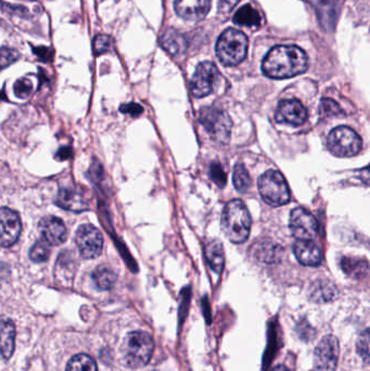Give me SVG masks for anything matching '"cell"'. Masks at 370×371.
Listing matches in <instances>:
<instances>
[{
    "mask_svg": "<svg viewBox=\"0 0 370 371\" xmlns=\"http://www.w3.org/2000/svg\"><path fill=\"white\" fill-rule=\"evenodd\" d=\"M309 68V59L302 49L293 45L274 47L262 63L263 73L274 80H286L304 73Z\"/></svg>",
    "mask_w": 370,
    "mask_h": 371,
    "instance_id": "obj_1",
    "label": "cell"
},
{
    "mask_svg": "<svg viewBox=\"0 0 370 371\" xmlns=\"http://www.w3.org/2000/svg\"><path fill=\"white\" fill-rule=\"evenodd\" d=\"M251 215L246 204L239 199L229 201L222 213L223 232L232 243H244L251 232Z\"/></svg>",
    "mask_w": 370,
    "mask_h": 371,
    "instance_id": "obj_2",
    "label": "cell"
},
{
    "mask_svg": "<svg viewBox=\"0 0 370 371\" xmlns=\"http://www.w3.org/2000/svg\"><path fill=\"white\" fill-rule=\"evenodd\" d=\"M248 38L236 29H228L216 43V56L221 63L226 66H238L248 54Z\"/></svg>",
    "mask_w": 370,
    "mask_h": 371,
    "instance_id": "obj_3",
    "label": "cell"
},
{
    "mask_svg": "<svg viewBox=\"0 0 370 371\" xmlns=\"http://www.w3.org/2000/svg\"><path fill=\"white\" fill-rule=\"evenodd\" d=\"M154 340L144 331H133L125 338L122 345L123 358L127 366L140 368L146 366L154 353Z\"/></svg>",
    "mask_w": 370,
    "mask_h": 371,
    "instance_id": "obj_4",
    "label": "cell"
},
{
    "mask_svg": "<svg viewBox=\"0 0 370 371\" xmlns=\"http://www.w3.org/2000/svg\"><path fill=\"white\" fill-rule=\"evenodd\" d=\"M199 122L205 127L213 142L225 144L230 139L232 120L222 109L215 107H202L199 112Z\"/></svg>",
    "mask_w": 370,
    "mask_h": 371,
    "instance_id": "obj_5",
    "label": "cell"
},
{
    "mask_svg": "<svg viewBox=\"0 0 370 371\" xmlns=\"http://www.w3.org/2000/svg\"><path fill=\"white\" fill-rule=\"evenodd\" d=\"M258 191L262 199L272 206H281L290 201V190L283 174L269 169L258 179Z\"/></svg>",
    "mask_w": 370,
    "mask_h": 371,
    "instance_id": "obj_6",
    "label": "cell"
},
{
    "mask_svg": "<svg viewBox=\"0 0 370 371\" xmlns=\"http://www.w3.org/2000/svg\"><path fill=\"white\" fill-rule=\"evenodd\" d=\"M327 148L338 158H351L361 151L362 138L350 127L339 126L329 134Z\"/></svg>",
    "mask_w": 370,
    "mask_h": 371,
    "instance_id": "obj_7",
    "label": "cell"
},
{
    "mask_svg": "<svg viewBox=\"0 0 370 371\" xmlns=\"http://www.w3.org/2000/svg\"><path fill=\"white\" fill-rule=\"evenodd\" d=\"M219 78L221 74L212 62L205 61L198 64L190 83V91L193 97L203 98L211 95L216 89Z\"/></svg>",
    "mask_w": 370,
    "mask_h": 371,
    "instance_id": "obj_8",
    "label": "cell"
},
{
    "mask_svg": "<svg viewBox=\"0 0 370 371\" xmlns=\"http://www.w3.org/2000/svg\"><path fill=\"white\" fill-rule=\"evenodd\" d=\"M75 243L84 259H95L103 252V236L93 225L83 224L76 230Z\"/></svg>",
    "mask_w": 370,
    "mask_h": 371,
    "instance_id": "obj_9",
    "label": "cell"
},
{
    "mask_svg": "<svg viewBox=\"0 0 370 371\" xmlns=\"http://www.w3.org/2000/svg\"><path fill=\"white\" fill-rule=\"evenodd\" d=\"M290 229L297 240H313L318 234V225L311 213L297 208L290 214Z\"/></svg>",
    "mask_w": 370,
    "mask_h": 371,
    "instance_id": "obj_10",
    "label": "cell"
},
{
    "mask_svg": "<svg viewBox=\"0 0 370 371\" xmlns=\"http://www.w3.org/2000/svg\"><path fill=\"white\" fill-rule=\"evenodd\" d=\"M338 358V340L334 335H327L315 349V368L318 371H334Z\"/></svg>",
    "mask_w": 370,
    "mask_h": 371,
    "instance_id": "obj_11",
    "label": "cell"
},
{
    "mask_svg": "<svg viewBox=\"0 0 370 371\" xmlns=\"http://www.w3.org/2000/svg\"><path fill=\"white\" fill-rule=\"evenodd\" d=\"M275 120L281 124L301 126L307 120V111L304 105L297 99L280 101L275 113Z\"/></svg>",
    "mask_w": 370,
    "mask_h": 371,
    "instance_id": "obj_12",
    "label": "cell"
},
{
    "mask_svg": "<svg viewBox=\"0 0 370 371\" xmlns=\"http://www.w3.org/2000/svg\"><path fill=\"white\" fill-rule=\"evenodd\" d=\"M0 224L1 234L0 242L3 248H9L19 240L22 225L17 212L9 208H3L0 211Z\"/></svg>",
    "mask_w": 370,
    "mask_h": 371,
    "instance_id": "obj_13",
    "label": "cell"
},
{
    "mask_svg": "<svg viewBox=\"0 0 370 371\" xmlns=\"http://www.w3.org/2000/svg\"><path fill=\"white\" fill-rule=\"evenodd\" d=\"M38 228L43 239L54 247L61 245L68 237L66 225L62 220L56 216H47L43 218L39 222Z\"/></svg>",
    "mask_w": 370,
    "mask_h": 371,
    "instance_id": "obj_14",
    "label": "cell"
},
{
    "mask_svg": "<svg viewBox=\"0 0 370 371\" xmlns=\"http://www.w3.org/2000/svg\"><path fill=\"white\" fill-rule=\"evenodd\" d=\"M58 206L70 212L81 213L89 210V202L85 195L76 188L64 187L56 197Z\"/></svg>",
    "mask_w": 370,
    "mask_h": 371,
    "instance_id": "obj_15",
    "label": "cell"
},
{
    "mask_svg": "<svg viewBox=\"0 0 370 371\" xmlns=\"http://www.w3.org/2000/svg\"><path fill=\"white\" fill-rule=\"evenodd\" d=\"M211 0H175V11L187 21H200L209 13Z\"/></svg>",
    "mask_w": 370,
    "mask_h": 371,
    "instance_id": "obj_16",
    "label": "cell"
},
{
    "mask_svg": "<svg viewBox=\"0 0 370 371\" xmlns=\"http://www.w3.org/2000/svg\"><path fill=\"white\" fill-rule=\"evenodd\" d=\"M293 252L297 261L305 266H318L322 263V252L313 240H297Z\"/></svg>",
    "mask_w": 370,
    "mask_h": 371,
    "instance_id": "obj_17",
    "label": "cell"
},
{
    "mask_svg": "<svg viewBox=\"0 0 370 371\" xmlns=\"http://www.w3.org/2000/svg\"><path fill=\"white\" fill-rule=\"evenodd\" d=\"M205 259L209 267L216 273H221L224 269L225 253L222 242L216 239H209L205 242Z\"/></svg>",
    "mask_w": 370,
    "mask_h": 371,
    "instance_id": "obj_18",
    "label": "cell"
},
{
    "mask_svg": "<svg viewBox=\"0 0 370 371\" xmlns=\"http://www.w3.org/2000/svg\"><path fill=\"white\" fill-rule=\"evenodd\" d=\"M312 3L322 24L325 27L334 26L340 10L339 0H312Z\"/></svg>",
    "mask_w": 370,
    "mask_h": 371,
    "instance_id": "obj_19",
    "label": "cell"
},
{
    "mask_svg": "<svg viewBox=\"0 0 370 371\" xmlns=\"http://www.w3.org/2000/svg\"><path fill=\"white\" fill-rule=\"evenodd\" d=\"M161 43L163 48L168 50L172 56L184 54L188 46L185 36L181 33H178L175 29H168L164 32Z\"/></svg>",
    "mask_w": 370,
    "mask_h": 371,
    "instance_id": "obj_20",
    "label": "cell"
},
{
    "mask_svg": "<svg viewBox=\"0 0 370 371\" xmlns=\"http://www.w3.org/2000/svg\"><path fill=\"white\" fill-rule=\"evenodd\" d=\"M15 328L10 319H3L1 322V351L3 358L8 359L13 355L15 349Z\"/></svg>",
    "mask_w": 370,
    "mask_h": 371,
    "instance_id": "obj_21",
    "label": "cell"
},
{
    "mask_svg": "<svg viewBox=\"0 0 370 371\" xmlns=\"http://www.w3.org/2000/svg\"><path fill=\"white\" fill-rule=\"evenodd\" d=\"M91 278L99 290H110L117 281V273L111 267L100 265L94 271Z\"/></svg>",
    "mask_w": 370,
    "mask_h": 371,
    "instance_id": "obj_22",
    "label": "cell"
},
{
    "mask_svg": "<svg viewBox=\"0 0 370 371\" xmlns=\"http://www.w3.org/2000/svg\"><path fill=\"white\" fill-rule=\"evenodd\" d=\"M234 22L242 26H258L261 24V17L251 5H246L235 13Z\"/></svg>",
    "mask_w": 370,
    "mask_h": 371,
    "instance_id": "obj_23",
    "label": "cell"
},
{
    "mask_svg": "<svg viewBox=\"0 0 370 371\" xmlns=\"http://www.w3.org/2000/svg\"><path fill=\"white\" fill-rule=\"evenodd\" d=\"M66 371H98L97 364L93 357L78 354L72 357L66 366Z\"/></svg>",
    "mask_w": 370,
    "mask_h": 371,
    "instance_id": "obj_24",
    "label": "cell"
},
{
    "mask_svg": "<svg viewBox=\"0 0 370 371\" xmlns=\"http://www.w3.org/2000/svg\"><path fill=\"white\" fill-rule=\"evenodd\" d=\"M232 181H234L235 188L239 192H246L251 187V177L249 175L244 164L239 163L235 166Z\"/></svg>",
    "mask_w": 370,
    "mask_h": 371,
    "instance_id": "obj_25",
    "label": "cell"
},
{
    "mask_svg": "<svg viewBox=\"0 0 370 371\" xmlns=\"http://www.w3.org/2000/svg\"><path fill=\"white\" fill-rule=\"evenodd\" d=\"M29 259L34 263H44L50 257V244L44 239L37 240L29 250Z\"/></svg>",
    "mask_w": 370,
    "mask_h": 371,
    "instance_id": "obj_26",
    "label": "cell"
},
{
    "mask_svg": "<svg viewBox=\"0 0 370 371\" xmlns=\"http://www.w3.org/2000/svg\"><path fill=\"white\" fill-rule=\"evenodd\" d=\"M319 112L322 116H336V115H342L341 107L336 101L332 100L330 98H325L323 99L320 105H319Z\"/></svg>",
    "mask_w": 370,
    "mask_h": 371,
    "instance_id": "obj_27",
    "label": "cell"
},
{
    "mask_svg": "<svg viewBox=\"0 0 370 371\" xmlns=\"http://www.w3.org/2000/svg\"><path fill=\"white\" fill-rule=\"evenodd\" d=\"M278 251H280L279 245H274V244H264L262 247L258 248V259L267 263H273L277 261L276 257L279 255Z\"/></svg>",
    "mask_w": 370,
    "mask_h": 371,
    "instance_id": "obj_28",
    "label": "cell"
},
{
    "mask_svg": "<svg viewBox=\"0 0 370 371\" xmlns=\"http://www.w3.org/2000/svg\"><path fill=\"white\" fill-rule=\"evenodd\" d=\"M357 351L364 361L370 363V328L366 329L358 338Z\"/></svg>",
    "mask_w": 370,
    "mask_h": 371,
    "instance_id": "obj_29",
    "label": "cell"
},
{
    "mask_svg": "<svg viewBox=\"0 0 370 371\" xmlns=\"http://www.w3.org/2000/svg\"><path fill=\"white\" fill-rule=\"evenodd\" d=\"M15 93L17 97L21 98V99H25L29 97L33 91V83L29 81V78L23 77L20 78L15 82Z\"/></svg>",
    "mask_w": 370,
    "mask_h": 371,
    "instance_id": "obj_30",
    "label": "cell"
},
{
    "mask_svg": "<svg viewBox=\"0 0 370 371\" xmlns=\"http://www.w3.org/2000/svg\"><path fill=\"white\" fill-rule=\"evenodd\" d=\"M209 173H211V179H213V181L223 188L225 183H226L227 176L226 174H225L222 166H221V164L213 163L212 165H211Z\"/></svg>",
    "mask_w": 370,
    "mask_h": 371,
    "instance_id": "obj_31",
    "label": "cell"
},
{
    "mask_svg": "<svg viewBox=\"0 0 370 371\" xmlns=\"http://www.w3.org/2000/svg\"><path fill=\"white\" fill-rule=\"evenodd\" d=\"M111 46V39L107 35H98L94 40V50L96 54H105Z\"/></svg>",
    "mask_w": 370,
    "mask_h": 371,
    "instance_id": "obj_32",
    "label": "cell"
},
{
    "mask_svg": "<svg viewBox=\"0 0 370 371\" xmlns=\"http://www.w3.org/2000/svg\"><path fill=\"white\" fill-rule=\"evenodd\" d=\"M19 52L15 49L6 48L3 47L1 49V68H7L10 64L13 63V62L17 61L19 59Z\"/></svg>",
    "mask_w": 370,
    "mask_h": 371,
    "instance_id": "obj_33",
    "label": "cell"
},
{
    "mask_svg": "<svg viewBox=\"0 0 370 371\" xmlns=\"http://www.w3.org/2000/svg\"><path fill=\"white\" fill-rule=\"evenodd\" d=\"M121 112L125 113V114H131L132 116L136 117L142 114L144 112V107L138 103H126V105H121L119 107Z\"/></svg>",
    "mask_w": 370,
    "mask_h": 371,
    "instance_id": "obj_34",
    "label": "cell"
},
{
    "mask_svg": "<svg viewBox=\"0 0 370 371\" xmlns=\"http://www.w3.org/2000/svg\"><path fill=\"white\" fill-rule=\"evenodd\" d=\"M240 0H219V10L221 13H229L236 7Z\"/></svg>",
    "mask_w": 370,
    "mask_h": 371,
    "instance_id": "obj_35",
    "label": "cell"
},
{
    "mask_svg": "<svg viewBox=\"0 0 370 371\" xmlns=\"http://www.w3.org/2000/svg\"><path fill=\"white\" fill-rule=\"evenodd\" d=\"M34 54L42 59L43 61H49V60H52L54 52H52V49L39 47V48H34Z\"/></svg>",
    "mask_w": 370,
    "mask_h": 371,
    "instance_id": "obj_36",
    "label": "cell"
},
{
    "mask_svg": "<svg viewBox=\"0 0 370 371\" xmlns=\"http://www.w3.org/2000/svg\"><path fill=\"white\" fill-rule=\"evenodd\" d=\"M70 148H62V149L59 150V154H60V158L61 160L68 159L70 156Z\"/></svg>",
    "mask_w": 370,
    "mask_h": 371,
    "instance_id": "obj_37",
    "label": "cell"
},
{
    "mask_svg": "<svg viewBox=\"0 0 370 371\" xmlns=\"http://www.w3.org/2000/svg\"><path fill=\"white\" fill-rule=\"evenodd\" d=\"M273 371H289L286 366H277Z\"/></svg>",
    "mask_w": 370,
    "mask_h": 371,
    "instance_id": "obj_38",
    "label": "cell"
}]
</instances>
